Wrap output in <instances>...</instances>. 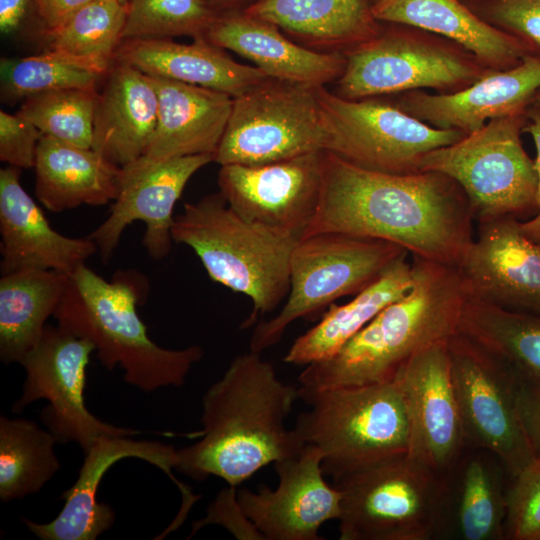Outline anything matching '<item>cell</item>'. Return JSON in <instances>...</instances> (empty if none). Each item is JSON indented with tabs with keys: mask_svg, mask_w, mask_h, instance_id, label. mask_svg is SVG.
<instances>
[{
	"mask_svg": "<svg viewBox=\"0 0 540 540\" xmlns=\"http://www.w3.org/2000/svg\"><path fill=\"white\" fill-rule=\"evenodd\" d=\"M95 346L57 326L46 325L38 343L20 364L26 377L21 396L11 407L21 413L44 399L40 418L57 443H77L83 452L102 436H134L141 431L118 427L94 416L85 404L86 370Z\"/></svg>",
	"mask_w": 540,
	"mask_h": 540,
	"instance_id": "obj_14",
	"label": "cell"
},
{
	"mask_svg": "<svg viewBox=\"0 0 540 540\" xmlns=\"http://www.w3.org/2000/svg\"><path fill=\"white\" fill-rule=\"evenodd\" d=\"M447 349L467 446L488 450L516 476L536 459L520 413L521 374L460 331Z\"/></svg>",
	"mask_w": 540,
	"mask_h": 540,
	"instance_id": "obj_12",
	"label": "cell"
},
{
	"mask_svg": "<svg viewBox=\"0 0 540 540\" xmlns=\"http://www.w3.org/2000/svg\"><path fill=\"white\" fill-rule=\"evenodd\" d=\"M405 253L392 242L345 233L301 237L290 258L286 303L275 317L256 326L250 350L263 352L279 342L292 322L316 314L341 297L356 295Z\"/></svg>",
	"mask_w": 540,
	"mask_h": 540,
	"instance_id": "obj_9",
	"label": "cell"
},
{
	"mask_svg": "<svg viewBox=\"0 0 540 540\" xmlns=\"http://www.w3.org/2000/svg\"><path fill=\"white\" fill-rule=\"evenodd\" d=\"M519 407L534 455L540 458V382L521 375Z\"/></svg>",
	"mask_w": 540,
	"mask_h": 540,
	"instance_id": "obj_43",
	"label": "cell"
},
{
	"mask_svg": "<svg viewBox=\"0 0 540 540\" xmlns=\"http://www.w3.org/2000/svg\"><path fill=\"white\" fill-rule=\"evenodd\" d=\"M203 37L281 81L325 86L337 81L346 65L343 52H321L296 44L275 25L243 11L217 13Z\"/></svg>",
	"mask_w": 540,
	"mask_h": 540,
	"instance_id": "obj_23",
	"label": "cell"
},
{
	"mask_svg": "<svg viewBox=\"0 0 540 540\" xmlns=\"http://www.w3.org/2000/svg\"><path fill=\"white\" fill-rule=\"evenodd\" d=\"M341 540L439 539L444 474L408 452L337 480Z\"/></svg>",
	"mask_w": 540,
	"mask_h": 540,
	"instance_id": "obj_7",
	"label": "cell"
},
{
	"mask_svg": "<svg viewBox=\"0 0 540 540\" xmlns=\"http://www.w3.org/2000/svg\"><path fill=\"white\" fill-rule=\"evenodd\" d=\"M540 90V57L528 54L507 70H493L462 90L403 93L395 103L415 118L440 129L470 134L488 121L526 111Z\"/></svg>",
	"mask_w": 540,
	"mask_h": 540,
	"instance_id": "obj_21",
	"label": "cell"
},
{
	"mask_svg": "<svg viewBox=\"0 0 540 540\" xmlns=\"http://www.w3.org/2000/svg\"><path fill=\"white\" fill-rule=\"evenodd\" d=\"M299 388L281 381L261 353L236 356L202 399V438L177 450L176 470L202 481L211 475L236 487L270 463L305 447L285 420Z\"/></svg>",
	"mask_w": 540,
	"mask_h": 540,
	"instance_id": "obj_2",
	"label": "cell"
},
{
	"mask_svg": "<svg viewBox=\"0 0 540 540\" xmlns=\"http://www.w3.org/2000/svg\"><path fill=\"white\" fill-rule=\"evenodd\" d=\"M216 15L205 0H128L123 40L203 37Z\"/></svg>",
	"mask_w": 540,
	"mask_h": 540,
	"instance_id": "obj_38",
	"label": "cell"
},
{
	"mask_svg": "<svg viewBox=\"0 0 540 540\" xmlns=\"http://www.w3.org/2000/svg\"><path fill=\"white\" fill-rule=\"evenodd\" d=\"M505 540H540V458L511 477Z\"/></svg>",
	"mask_w": 540,
	"mask_h": 540,
	"instance_id": "obj_39",
	"label": "cell"
},
{
	"mask_svg": "<svg viewBox=\"0 0 540 540\" xmlns=\"http://www.w3.org/2000/svg\"><path fill=\"white\" fill-rule=\"evenodd\" d=\"M127 3L94 0L49 33L47 50L105 75L123 41Z\"/></svg>",
	"mask_w": 540,
	"mask_h": 540,
	"instance_id": "obj_35",
	"label": "cell"
},
{
	"mask_svg": "<svg viewBox=\"0 0 540 540\" xmlns=\"http://www.w3.org/2000/svg\"><path fill=\"white\" fill-rule=\"evenodd\" d=\"M158 93L154 136L142 157L157 162L172 158L214 156L225 132L233 98L220 91L151 76Z\"/></svg>",
	"mask_w": 540,
	"mask_h": 540,
	"instance_id": "obj_26",
	"label": "cell"
},
{
	"mask_svg": "<svg viewBox=\"0 0 540 540\" xmlns=\"http://www.w3.org/2000/svg\"><path fill=\"white\" fill-rule=\"evenodd\" d=\"M462 1H464V0H462Z\"/></svg>",
	"mask_w": 540,
	"mask_h": 540,
	"instance_id": "obj_50",
	"label": "cell"
},
{
	"mask_svg": "<svg viewBox=\"0 0 540 540\" xmlns=\"http://www.w3.org/2000/svg\"><path fill=\"white\" fill-rule=\"evenodd\" d=\"M94 0H37L45 37L62 27L74 14Z\"/></svg>",
	"mask_w": 540,
	"mask_h": 540,
	"instance_id": "obj_45",
	"label": "cell"
},
{
	"mask_svg": "<svg viewBox=\"0 0 540 540\" xmlns=\"http://www.w3.org/2000/svg\"><path fill=\"white\" fill-rule=\"evenodd\" d=\"M462 188L440 172L390 174L326 151L320 199L304 232H338L392 242L412 256L457 267L474 239Z\"/></svg>",
	"mask_w": 540,
	"mask_h": 540,
	"instance_id": "obj_1",
	"label": "cell"
},
{
	"mask_svg": "<svg viewBox=\"0 0 540 540\" xmlns=\"http://www.w3.org/2000/svg\"><path fill=\"white\" fill-rule=\"evenodd\" d=\"M43 134L28 119L0 111V160L17 168H32Z\"/></svg>",
	"mask_w": 540,
	"mask_h": 540,
	"instance_id": "obj_41",
	"label": "cell"
},
{
	"mask_svg": "<svg viewBox=\"0 0 540 540\" xmlns=\"http://www.w3.org/2000/svg\"><path fill=\"white\" fill-rule=\"evenodd\" d=\"M386 1L387 0H373V3H374V6H377V5H380V4H382V3L386 2Z\"/></svg>",
	"mask_w": 540,
	"mask_h": 540,
	"instance_id": "obj_47",
	"label": "cell"
},
{
	"mask_svg": "<svg viewBox=\"0 0 540 540\" xmlns=\"http://www.w3.org/2000/svg\"><path fill=\"white\" fill-rule=\"evenodd\" d=\"M131 436H102L87 452L75 483L61 495L65 500L59 514L50 522L36 523L21 518L36 537L42 540H95L109 530L115 511L97 500V491L106 472L125 458L144 460L163 471L182 495L179 514L187 516L199 499L173 474L178 462L177 449L158 441L134 440Z\"/></svg>",
	"mask_w": 540,
	"mask_h": 540,
	"instance_id": "obj_17",
	"label": "cell"
},
{
	"mask_svg": "<svg viewBox=\"0 0 540 540\" xmlns=\"http://www.w3.org/2000/svg\"><path fill=\"white\" fill-rule=\"evenodd\" d=\"M140 293L124 274L107 281L82 264L69 276L53 316L60 327L92 342L106 369L119 366L126 383L147 393L180 387L204 350L167 349L152 341L137 312Z\"/></svg>",
	"mask_w": 540,
	"mask_h": 540,
	"instance_id": "obj_4",
	"label": "cell"
},
{
	"mask_svg": "<svg viewBox=\"0 0 540 540\" xmlns=\"http://www.w3.org/2000/svg\"><path fill=\"white\" fill-rule=\"evenodd\" d=\"M479 17L540 57V0H464Z\"/></svg>",
	"mask_w": 540,
	"mask_h": 540,
	"instance_id": "obj_40",
	"label": "cell"
},
{
	"mask_svg": "<svg viewBox=\"0 0 540 540\" xmlns=\"http://www.w3.org/2000/svg\"><path fill=\"white\" fill-rule=\"evenodd\" d=\"M510 475L488 450L467 446L444 473L439 539L505 540Z\"/></svg>",
	"mask_w": 540,
	"mask_h": 540,
	"instance_id": "obj_24",
	"label": "cell"
},
{
	"mask_svg": "<svg viewBox=\"0 0 540 540\" xmlns=\"http://www.w3.org/2000/svg\"><path fill=\"white\" fill-rule=\"evenodd\" d=\"M120 1L123 2V3H127V2H128V0H120Z\"/></svg>",
	"mask_w": 540,
	"mask_h": 540,
	"instance_id": "obj_49",
	"label": "cell"
},
{
	"mask_svg": "<svg viewBox=\"0 0 540 540\" xmlns=\"http://www.w3.org/2000/svg\"><path fill=\"white\" fill-rule=\"evenodd\" d=\"M310 406L293 428L323 455L325 475L337 480L388 457L408 452L409 421L403 394L393 381L308 390Z\"/></svg>",
	"mask_w": 540,
	"mask_h": 540,
	"instance_id": "obj_6",
	"label": "cell"
},
{
	"mask_svg": "<svg viewBox=\"0 0 540 540\" xmlns=\"http://www.w3.org/2000/svg\"><path fill=\"white\" fill-rule=\"evenodd\" d=\"M318 87L268 78L233 98L213 162L255 166L328 151L331 131Z\"/></svg>",
	"mask_w": 540,
	"mask_h": 540,
	"instance_id": "obj_11",
	"label": "cell"
},
{
	"mask_svg": "<svg viewBox=\"0 0 540 540\" xmlns=\"http://www.w3.org/2000/svg\"><path fill=\"white\" fill-rule=\"evenodd\" d=\"M477 223V236L457 266L468 299L540 315V244L525 235L515 217Z\"/></svg>",
	"mask_w": 540,
	"mask_h": 540,
	"instance_id": "obj_18",
	"label": "cell"
},
{
	"mask_svg": "<svg viewBox=\"0 0 540 540\" xmlns=\"http://www.w3.org/2000/svg\"><path fill=\"white\" fill-rule=\"evenodd\" d=\"M459 331L505 359L522 376L540 382V315L468 299Z\"/></svg>",
	"mask_w": 540,
	"mask_h": 540,
	"instance_id": "obj_34",
	"label": "cell"
},
{
	"mask_svg": "<svg viewBox=\"0 0 540 540\" xmlns=\"http://www.w3.org/2000/svg\"><path fill=\"white\" fill-rule=\"evenodd\" d=\"M172 238L195 252L211 280L251 300L242 328L288 295L290 258L300 238L243 219L220 192L185 203L174 218Z\"/></svg>",
	"mask_w": 540,
	"mask_h": 540,
	"instance_id": "obj_5",
	"label": "cell"
},
{
	"mask_svg": "<svg viewBox=\"0 0 540 540\" xmlns=\"http://www.w3.org/2000/svg\"><path fill=\"white\" fill-rule=\"evenodd\" d=\"M67 274L26 269L0 279V359L20 363L38 343L66 290Z\"/></svg>",
	"mask_w": 540,
	"mask_h": 540,
	"instance_id": "obj_32",
	"label": "cell"
},
{
	"mask_svg": "<svg viewBox=\"0 0 540 540\" xmlns=\"http://www.w3.org/2000/svg\"><path fill=\"white\" fill-rule=\"evenodd\" d=\"M414 281L333 356L306 365L308 390L393 381L413 356L459 331L468 294L457 267L412 256Z\"/></svg>",
	"mask_w": 540,
	"mask_h": 540,
	"instance_id": "obj_3",
	"label": "cell"
},
{
	"mask_svg": "<svg viewBox=\"0 0 540 540\" xmlns=\"http://www.w3.org/2000/svg\"><path fill=\"white\" fill-rule=\"evenodd\" d=\"M373 12L380 22L442 36L491 70L513 68L529 54L517 38L483 20L462 0H387L374 6Z\"/></svg>",
	"mask_w": 540,
	"mask_h": 540,
	"instance_id": "obj_28",
	"label": "cell"
},
{
	"mask_svg": "<svg viewBox=\"0 0 540 540\" xmlns=\"http://www.w3.org/2000/svg\"><path fill=\"white\" fill-rule=\"evenodd\" d=\"M419 30L382 29L345 51L335 94L354 100L422 88L452 93L493 71L462 46Z\"/></svg>",
	"mask_w": 540,
	"mask_h": 540,
	"instance_id": "obj_10",
	"label": "cell"
},
{
	"mask_svg": "<svg viewBox=\"0 0 540 540\" xmlns=\"http://www.w3.org/2000/svg\"><path fill=\"white\" fill-rule=\"evenodd\" d=\"M373 6V0H257L242 11L306 46L344 53L382 30Z\"/></svg>",
	"mask_w": 540,
	"mask_h": 540,
	"instance_id": "obj_29",
	"label": "cell"
},
{
	"mask_svg": "<svg viewBox=\"0 0 540 540\" xmlns=\"http://www.w3.org/2000/svg\"><path fill=\"white\" fill-rule=\"evenodd\" d=\"M96 88H63L22 100L18 114L31 121L44 135L91 148Z\"/></svg>",
	"mask_w": 540,
	"mask_h": 540,
	"instance_id": "obj_37",
	"label": "cell"
},
{
	"mask_svg": "<svg viewBox=\"0 0 540 540\" xmlns=\"http://www.w3.org/2000/svg\"><path fill=\"white\" fill-rule=\"evenodd\" d=\"M56 438L24 418L0 416V499L7 503L38 493L61 464Z\"/></svg>",
	"mask_w": 540,
	"mask_h": 540,
	"instance_id": "obj_33",
	"label": "cell"
},
{
	"mask_svg": "<svg viewBox=\"0 0 540 540\" xmlns=\"http://www.w3.org/2000/svg\"><path fill=\"white\" fill-rule=\"evenodd\" d=\"M405 253L347 303L331 304L320 321L291 345L284 362L308 365L333 356L379 312L412 287V263Z\"/></svg>",
	"mask_w": 540,
	"mask_h": 540,
	"instance_id": "obj_31",
	"label": "cell"
},
{
	"mask_svg": "<svg viewBox=\"0 0 540 540\" xmlns=\"http://www.w3.org/2000/svg\"><path fill=\"white\" fill-rule=\"evenodd\" d=\"M35 196L52 212L114 201L121 168L92 148L42 135L35 158Z\"/></svg>",
	"mask_w": 540,
	"mask_h": 540,
	"instance_id": "obj_30",
	"label": "cell"
},
{
	"mask_svg": "<svg viewBox=\"0 0 540 540\" xmlns=\"http://www.w3.org/2000/svg\"><path fill=\"white\" fill-rule=\"evenodd\" d=\"M157 120L158 93L151 76L114 61L98 92L91 148L123 168L144 155Z\"/></svg>",
	"mask_w": 540,
	"mask_h": 540,
	"instance_id": "obj_25",
	"label": "cell"
},
{
	"mask_svg": "<svg viewBox=\"0 0 540 540\" xmlns=\"http://www.w3.org/2000/svg\"><path fill=\"white\" fill-rule=\"evenodd\" d=\"M318 96L328 119L329 150L364 169L390 174L420 171L430 151L453 144L466 134L435 128L378 97L345 99L325 86Z\"/></svg>",
	"mask_w": 540,
	"mask_h": 540,
	"instance_id": "obj_13",
	"label": "cell"
},
{
	"mask_svg": "<svg viewBox=\"0 0 540 540\" xmlns=\"http://www.w3.org/2000/svg\"><path fill=\"white\" fill-rule=\"evenodd\" d=\"M1 98L16 102L40 93L63 88H96L99 74L68 58L46 50L0 62Z\"/></svg>",
	"mask_w": 540,
	"mask_h": 540,
	"instance_id": "obj_36",
	"label": "cell"
},
{
	"mask_svg": "<svg viewBox=\"0 0 540 540\" xmlns=\"http://www.w3.org/2000/svg\"><path fill=\"white\" fill-rule=\"evenodd\" d=\"M534 101L540 103V90L538 91Z\"/></svg>",
	"mask_w": 540,
	"mask_h": 540,
	"instance_id": "obj_48",
	"label": "cell"
},
{
	"mask_svg": "<svg viewBox=\"0 0 540 540\" xmlns=\"http://www.w3.org/2000/svg\"><path fill=\"white\" fill-rule=\"evenodd\" d=\"M223 50L204 37L195 38L190 44L170 38L127 39L118 47L114 61L149 76L220 91L232 98L270 78L256 66L236 62Z\"/></svg>",
	"mask_w": 540,
	"mask_h": 540,
	"instance_id": "obj_27",
	"label": "cell"
},
{
	"mask_svg": "<svg viewBox=\"0 0 540 540\" xmlns=\"http://www.w3.org/2000/svg\"><path fill=\"white\" fill-rule=\"evenodd\" d=\"M213 162L211 155H193L148 162L138 159L121 168L120 186L108 217L88 237L103 261H109L125 229L145 224L142 245L155 260L172 249L174 207L190 178Z\"/></svg>",
	"mask_w": 540,
	"mask_h": 540,
	"instance_id": "obj_16",
	"label": "cell"
},
{
	"mask_svg": "<svg viewBox=\"0 0 540 540\" xmlns=\"http://www.w3.org/2000/svg\"><path fill=\"white\" fill-rule=\"evenodd\" d=\"M395 379L408 415V453L444 474L467 447L447 340L413 356Z\"/></svg>",
	"mask_w": 540,
	"mask_h": 540,
	"instance_id": "obj_20",
	"label": "cell"
},
{
	"mask_svg": "<svg viewBox=\"0 0 540 540\" xmlns=\"http://www.w3.org/2000/svg\"><path fill=\"white\" fill-rule=\"evenodd\" d=\"M527 119L524 132H528L536 146L535 166L538 174L537 212L526 221H521V228L532 241L540 244V103L533 102L526 111Z\"/></svg>",
	"mask_w": 540,
	"mask_h": 540,
	"instance_id": "obj_44",
	"label": "cell"
},
{
	"mask_svg": "<svg viewBox=\"0 0 540 540\" xmlns=\"http://www.w3.org/2000/svg\"><path fill=\"white\" fill-rule=\"evenodd\" d=\"M326 151L264 165H224L219 192L243 219L301 238L317 209Z\"/></svg>",
	"mask_w": 540,
	"mask_h": 540,
	"instance_id": "obj_15",
	"label": "cell"
},
{
	"mask_svg": "<svg viewBox=\"0 0 540 540\" xmlns=\"http://www.w3.org/2000/svg\"><path fill=\"white\" fill-rule=\"evenodd\" d=\"M526 111L492 119L459 141L430 151L421 160L420 171L440 172L453 179L464 191L477 222L533 217L538 174L521 140Z\"/></svg>",
	"mask_w": 540,
	"mask_h": 540,
	"instance_id": "obj_8",
	"label": "cell"
},
{
	"mask_svg": "<svg viewBox=\"0 0 540 540\" xmlns=\"http://www.w3.org/2000/svg\"><path fill=\"white\" fill-rule=\"evenodd\" d=\"M0 31L3 35L35 31L45 37L37 0H0Z\"/></svg>",
	"mask_w": 540,
	"mask_h": 540,
	"instance_id": "obj_42",
	"label": "cell"
},
{
	"mask_svg": "<svg viewBox=\"0 0 540 540\" xmlns=\"http://www.w3.org/2000/svg\"><path fill=\"white\" fill-rule=\"evenodd\" d=\"M322 452L305 445L296 456L274 463L279 478L275 490L237 491L243 515L267 540H319L321 525L341 516V493L329 485Z\"/></svg>",
	"mask_w": 540,
	"mask_h": 540,
	"instance_id": "obj_19",
	"label": "cell"
},
{
	"mask_svg": "<svg viewBox=\"0 0 540 540\" xmlns=\"http://www.w3.org/2000/svg\"><path fill=\"white\" fill-rule=\"evenodd\" d=\"M217 13L228 11H242L257 0H205Z\"/></svg>",
	"mask_w": 540,
	"mask_h": 540,
	"instance_id": "obj_46",
	"label": "cell"
},
{
	"mask_svg": "<svg viewBox=\"0 0 540 540\" xmlns=\"http://www.w3.org/2000/svg\"><path fill=\"white\" fill-rule=\"evenodd\" d=\"M0 270L2 275L26 269L71 275L98 253L87 237H68L54 230L41 208L24 190L20 168L0 170Z\"/></svg>",
	"mask_w": 540,
	"mask_h": 540,
	"instance_id": "obj_22",
	"label": "cell"
}]
</instances>
